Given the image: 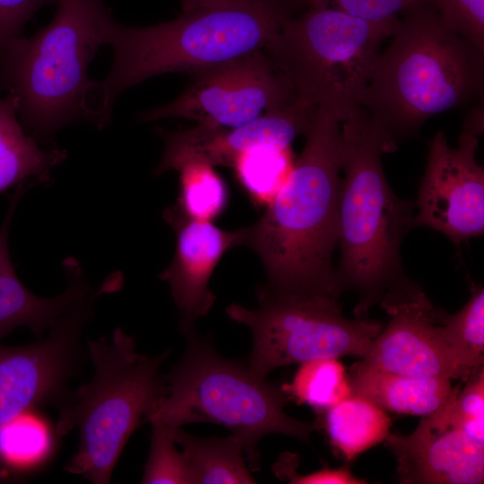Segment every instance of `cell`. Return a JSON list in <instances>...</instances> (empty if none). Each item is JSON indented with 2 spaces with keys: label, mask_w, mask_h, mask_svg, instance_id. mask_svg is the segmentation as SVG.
<instances>
[{
  "label": "cell",
  "mask_w": 484,
  "mask_h": 484,
  "mask_svg": "<svg viewBox=\"0 0 484 484\" xmlns=\"http://www.w3.org/2000/svg\"><path fill=\"white\" fill-rule=\"evenodd\" d=\"M299 157L264 213L245 227L243 246L265 269L261 287L277 293H342L333 266L341 182V123L317 108Z\"/></svg>",
  "instance_id": "1"
},
{
  "label": "cell",
  "mask_w": 484,
  "mask_h": 484,
  "mask_svg": "<svg viewBox=\"0 0 484 484\" xmlns=\"http://www.w3.org/2000/svg\"><path fill=\"white\" fill-rule=\"evenodd\" d=\"M298 12L291 0H237L147 27H130L111 18L105 45L113 49V63L104 80L91 81L83 100L84 119L103 128L119 95L150 77L189 74L264 50Z\"/></svg>",
  "instance_id": "2"
},
{
  "label": "cell",
  "mask_w": 484,
  "mask_h": 484,
  "mask_svg": "<svg viewBox=\"0 0 484 484\" xmlns=\"http://www.w3.org/2000/svg\"><path fill=\"white\" fill-rule=\"evenodd\" d=\"M402 14L363 99V110L396 145L433 117L480 102L484 92V50L449 30L432 0Z\"/></svg>",
  "instance_id": "3"
},
{
  "label": "cell",
  "mask_w": 484,
  "mask_h": 484,
  "mask_svg": "<svg viewBox=\"0 0 484 484\" xmlns=\"http://www.w3.org/2000/svg\"><path fill=\"white\" fill-rule=\"evenodd\" d=\"M342 160L339 197L336 274L342 292L358 296L355 316L391 294L417 282L404 272L402 241L411 228L415 204L400 198L385 177L382 157L397 145L362 110L341 124Z\"/></svg>",
  "instance_id": "4"
},
{
  "label": "cell",
  "mask_w": 484,
  "mask_h": 484,
  "mask_svg": "<svg viewBox=\"0 0 484 484\" xmlns=\"http://www.w3.org/2000/svg\"><path fill=\"white\" fill-rule=\"evenodd\" d=\"M111 18L102 0H59L47 26L14 39L0 53V91L15 96L19 120L38 142L84 120L89 65L105 45Z\"/></svg>",
  "instance_id": "5"
},
{
  "label": "cell",
  "mask_w": 484,
  "mask_h": 484,
  "mask_svg": "<svg viewBox=\"0 0 484 484\" xmlns=\"http://www.w3.org/2000/svg\"><path fill=\"white\" fill-rule=\"evenodd\" d=\"M85 344L94 376L58 407L55 428L59 436L74 428L79 432L78 448L65 469L91 483L108 484L141 419L168 393L159 371L170 351L138 353L134 338L120 327L110 337Z\"/></svg>",
  "instance_id": "6"
},
{
  "label": "cell",
  "mask_w": 484,
  "mask_h": 484,
  "mask_svg": "<svg viewBox=\"0 0 484 484\" xmlns=\"http://www.w3.org/2000/svg\"><path fill=\"white\" fill-rule=\"evenodd\" d=\"M183 357L165 378L169 391L146 413V419L171 428L212 423L227 428L242 441L253 471L260 467L259 441L282 434L308 442L316 423L284 411L290 399L282 386L261 379L248 367L220 356L194 329L183 333Z\"/></svg>",
  "instance_id": "7"
},
{
  "label": "cell",
  "mask_w": 484,
  "mask_h": 484,
  "mask_svg": "<svg viewBox=\"0 0 484 484\" xmlns=\"http://www.w3.org/2000/svg\"><path fill=\"white\" fill-rule=\"evenodd\" d=\"M399 24V17L376 22L309 7L289 17L264 51L298 97L342 124L362 112L382 45Z\"/></svg>",
  "instance_id": "8"
},
{
  "label": "cell",
  "mask_w": 484,
  "mask_h": 484,
  "mask_svg": "<svg viewBox=\"0 0 484 484\" xmlns=\"http://www.w3.org/2000/svg\"><path fill=\"white\" fill-rule=\"evenodd\" d=\"M257 297L255 309L233 303L226 314L250 329L253 348L247 367L261 379L290 364L344 356L362 359L384 327L368 317L348 318L338 298L327 294L277 293L260 287Z\"/></svg>",
  "instance_id": "9"
},
{
  "label": "cell",
  "mask_w": 484,
  "mask_h": 484,
  "mask_svg": "<svg viewBox=\"0 0 484 484\" xmlns=\"http://www.w3.org/2000/svg\"><path fill=\"white\" fill-rule=\"evenodd\" d=\"M102 283L73 300L33 343H0V428L25 412L60 407L71 393L69 383L84 359L82 332L94 315Z\"/></svg>",
  "instance_id": "10"
},
{
  "label": "cell",
  "mask_w": 484,
  "mask_h": 484,
  "mask_svg": "<svg viewBox=\"0 0 484 484\" xmlns=\"http://www.w3.org/2000/svg\"><path fill=\"white\" fill-rule=\"evenodd\" d=\"M185 91L173 101L144 111L143 121L183 117L197 125L236 127L281 110L296 90L264 50L189 73Z\"/></svg>",
  "instance_id": "11"
},
{
  "label": "cell",
  "mask_w": 484,
  "mask_h": 484,
  "mask_svg": "<svg viewBox=\"0 0 484 484\" xmlns=\"http://www.w3.org/2000/svg\"><path fill=\"white\" fill-rule=\"evenodd\" d=\"M480 135L462 126L455 147L442 131L428 142L411 228L432 229L456 246L483 235L484 169L476 159Z\"/></svg>",
  "instance_id": "12"
},
{
  "label": "cell",
  "mask_w": 484,
  "mask_h": 484,
  "mask_svg": "<svg viewBox=\"0 0 484 484\" xmlns=\"http://www.w3.org/2000/svg\"><path fill=\"white\" fill-rule=\"evenodd\" d=\"M390 316L361 363L398 375L447 377L466 381L462 368L436 319V307L418 286L382 301Z\"/></svg>",
  "instance_id": "13"
},
{
  "label": "cell",
  "mask_w": 484,
  "mask_h": 484,
  "mask_svg": "<svg viewBox=\"0 0 484 484\" xmlns=\"http://www.w3.org/2000/svg\"><path fill=\"white\" fill-rule=\"evenodd\" d=\"M316 110L314 104L297 96L285 108L265 113L236 127L197 125L178 131L159 128L164 151L154 172L177 170L192 161L231 168L239 155L253 147L271 144L289 148L298 135L307 133Z\"/></svg>",
  "instance_id": "14"
},
{
  "label": "cell",
  "mask_w": 484,
  "mask_h": 484,
  "mask_svg": "<svg viewBox=\"0 0 484 484\" xmlns=\"http://www.w3.org/2000/svg\"><path fill=\"white\" fill-rule=\"evenodd\" d=\"M455 394L435 412L421 417L411 434H389L385 439L397 460L401 483H483L484 447L467 437L449 417Z\"/></svg>",
  "instance_id": "15"
},
{
  "label": "cell",
  "mask_w": 484,
  "mask_h": 484,
  "mask_svg": "<svg viewBox=\"0 0 484 484\" xmlns=\"http://www.w3.org/2000/svg\"><path fill=\"white\" fill-rule=\"evenodd\" d=\"M163 216L175 231L176 250L160 278L170 288L179 310L180 330L186 333L212 308L215 301L209 289L212 274L228 250L243 246L245 228L221 229L211 221L187 217L177 204L166 209Z\"/></svg>",
  "instance_id": "16"
},
{
  "label": "cell",
  "mask_w": 484,
  "mask_h": 484,
  "mask_svg": "<svg viewBox=\"0 0 484 484\" xmlns=\"http://www.w3.org/2000/svg\"><path fill=\"white\" fill-rule=\"evenodd\" d=\"M31 185L28 183L16 187L0 226V341L21 326L30 329L38 339L42 337L73 300L92 288L81 264L73 257L63 262L68 283L58 296H36L18 278L9 254L8 234L14 210Z\"/></svg>",
  "instance_id": "17"
},
{
  "label": "cell",
  "mask_w": 484,
  "mask_h": 484,
  "mask_svg": "<svg viewBox=\"0 0 484 484\" xmlns=\"http://www.w3.org/2000/svg\"><path fill=\"white\" fill-rule=\"evenodd\" d=\"M352 393L385 411L428 416L446 404L460 389L447 377H415L393 374L360 361L350 370Z\"/></svg>",
  "instance_id": "18"
},
{
  "label": "cell",
  "mask_w": 484,
  "mask_h": 484,
  "mask_svg": "<svg viewBox=\"0 0 484 484\" xmlns=\"http://www.w3.org/2000/svg\"><path fill=\"white\" fill-rule=\"evenodd\" d=\"M66 156V150L41 149L25 131L13 93L0 98V194L27 183L49 185L52 170Z\"/></svg>",
  "instance_id": "19"
},
{
  "label": "cell",
  "mask_w": 484,
  "mask_h": 484,
  "mask_svg": "<svg viewBox=\"0 0 484 484\" xmlns=\"http://www.w3.org/2000/svg\"><path fill=\"white\" fill-rule=\"evenodd\" d=\"M323 414V427L331 445L349 462L390 434L392 420L386 411L354 393Z\"/></svg>",
  "instance_id": "20"
},
{
  "label": "cell",
  "mask_w": 484,
  "mask_h": 484,
  "mask_svg": "<svg viewBox=\"0 0 484 484\" xmlns=\"http://www.w3.org/2000/svg\"><path fill=\"white\" fill-rule=\"evenodd\" d=\"M174 437L182 448L194 484L256 482L246 464L242 441L234 434L205 438L177 428Z\"/></svg>",
  "instance_id": "21"
},
{
  "label": "cell",
  "mask_w": 484,
  "mask_h": 484,
  "mask_svg": "<svg viewBox=\"0 0 484 484\" xmlns=\"http://www.w3.org/2000/svg\"><path fill=\"white\" fill-rule=\"evenodd\" d=\"M59 436L39 410L23 413L0 428V474L30 473L45 466Z\"/></svg>",
  "instance_id": "22"
},
{
  "label": "cell",
  "mask_w": 484,
  "mask_h": 484,
  "mask_svg": "<svg viewBox=\"0 0 484 484\" xmlns=\"http://www.w3.org/2000/svg\"><path fill=\"white\" fill-rule=\"evenodd\" d=\"M293 164L290 147L262 144L239 155L231 168L251 201L266 207L284 185Z\"/></svg>",
  "instance_id": "23"
},
{
  "label": "cell",
  "mask_w": 484,
  "mask_h": 484,
  "mask_svg": "<svg viewBox=\"0 0 484 484\" xmlns=\"http://www.w3.org/2000/svg\"><path fill=\"white\" fill-rule=\"evenodd\" d=\"M435 316L454 358L470 376L484 362V289L473 285L471 297L457 313L436 307Z\"/></svg>",
  "instance_id": "24"
},
{
  "label": "cell",
  "mask_w": 484,
  "mask_h": 484,
  "mask_svg": "<svg viewBox=\"0 0 484 484\" xmlns=\"http://www.w3.org/2000/svg\"><path fill=\"white\" fill-rule=\"evenodd\" d=\"M291 398L319 413L352 394L349 375L338 359L300 363L291 384L282 385Z\"/></svg>",
  "instance_id": "25"
},
{
  "label": "cell",
  "mask_w": 484,
  "mask_h": 484,
  "mask_svg": "<svg viewBox=\"0 0 484 484\" xmlns=\"http://www.w3.org/2000/svg\"><path fill=\"white\" fill-rule=\"evenodd\" d=\"M214 167L200 161L183 164L179 172L180 194L177 205L189 218L212 221L225 210L229 192Z\"/></svg>",
  "instance_id": "26"
},
{
  "label": "cell",
  "mask_w": 484,
  "mask_h": 484,
  "mask_svg": "<svg viewBox=\"0 0 484 484\" xmlns=\"http://www.w3.org/2000/svg\"><path fill=\"white\" fill-rule=\"evenodd\" d=\"M151 446L141 482L144 484H194L193 477L182 452L176 448L177 428L151 421Z\"/></svg>",
  "instance_id": "27"
},
{
  "label": "cell",
  "mask_w": 484,
  "mask_h": 484,
  "mask_svg": "<svg viewBox=\"0 0 484 484\" xmlns=\"http://www.w3.org/2000/svg\"><path fill=\"white\" fill-rule=\"evenodd\" d=\"M454 397L449 417L467 437L484 447V367L471 372Z\"/></svg>",
  "instance_id": "28"
},
{
  "label": "cell",
  "mask_w": 484,
  "mask_h": 484,
  "mask_svg": "<svg viewBox=\"0 0 484 484\" xmlns=\"http://www.w3.org/2000/svg\"><path fill=\"white\" fill-rule=\"evenodd\" d=\"M444 24L484 50V0H432Z\"/></svg>",
  "instance_id": "29"
},
{
  "label": "cell",
  "mask_w": 484,
  "mask_h": 484,
  "mask_svg": "<svg viewBox=\"0 0 484 484\" xmlns=\"http://www.w3.org/2000/svg\"><path fill=\"white\" fill-rule=\"evenodd\" d=\"M302 11L309 7L337 10L368 21L398 18L421 0H291Z\"/></svg>",
  "instance_id": "30"
},
{
  "label": "cell",
  "mask_w": 484,
  "mask_h": 484,
  "mask_svg": "<svg viewBox=\"0 0 484 484\" xmlns=\"http://www.w3.org/2000/svg\"><path fill=\"white\" fill-rule=\"evenodd\" d=\"M298 456L291 453L282 454L274 464L273 470L278 478L288 480L290 483L299 484H364L365 480L356 477L349 468L323 469L306 475H298Z\"/></svg>",
  "instance_id": "31"
},
{
  "label": "cell",
  "mask_w": 484,
  "mask_h": 484,
  "mask_svg": "<svg viewBox=\"0 0 484 484\" xmlns=\"http://www.w3.org/2000/svg\"><path fill=\"white\" fill-rule=\"evenodd\" d=\"M39 4L37 0H0V53L22 30Z\"/></svg>",
  "instance_id": "32"
},
{
  "label": "cell",
  "mask_w": 484,
  "mask_h": 484,
  "mask_svg": "<svg viewBox=\"0 0 484 484\" xmlns=\"http://www.w3.org/2000/svg\"><path fill=\"white\" fill-rule=\"evenodd\" d=\"M237 0H182L183 13L227 4Z\"/></svg>",
  "instance_id": "33"
},
{
  "label": "cell",
  "mask_w": 484,
  "mask_h": 484,
  "mask_svg": "<svg viewBox=\"0 0 484 484\" xmlns=\"http://www.w3.org/2000/svg\"><path fill=\"white\" fill-rule=\"evenodd\" d=\"M4 480H8V479L0 474V483L4 482Z\"/></svg>",
  "instance_id": "34"
},
{
  "label": "cell",
  "mask_w": 484,
  "mask_h": 484,
  "mask_svg": "<svg viewBox=\"0 0 484 484\" xmlns=\"http://www.w3.org/2000/svg\"><path fill=\"white\" fill-rule=\"evenodd\" d=\"M49 1H53V0H37L38 4L40 5L41 4L45 3V2H49Z\"/></svg>",
  "instance_id": "35"
}]
</instances>
